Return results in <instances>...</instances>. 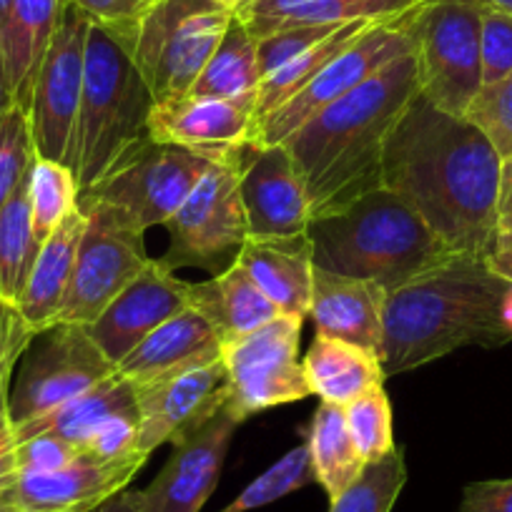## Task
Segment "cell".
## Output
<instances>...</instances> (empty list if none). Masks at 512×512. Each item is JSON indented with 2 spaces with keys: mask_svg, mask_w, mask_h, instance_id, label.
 <instances>
[{
  "mask_svg": "<svg viewBox=\"0 0 512 512\" xmlns=\"http://www.w3.org/2000/svg\"><path fill=\"white\" fill-rule=\"evenodd\" d=\"M502 156L465 116L417 93L387 136L382 186L412 206L455 254L487 259L497 239Z\"/></svg>",
  "mask_w": 512,
  "mask_h": 512,
  "instance_id": "obj_1",
  "label": "cell"
},
{
  "mask_svg": "<svg viewBox=\"0 0 512 512\" xmlns=\"http://www.w3.org/2000/svg\"><path fill=\"white\" fill-rule=\"evenodd\" d=\"M417 93L420 78L410 51L329 103L284 141L304 179L312 221L382 189L384 144Z\"/></svg>",
  "mask_w": 512,
  "mask_h": 512,
  "instance_id": "obj_2",
  "label": "cell"
},
{
  "mask_svg": "<svg viewBox=\"0 0 512 512\" xmlns=\"http://www.w3.org/2000/svg\"><path fill=\"white\" fill-rule=\"evenodd\" d=\"M512 292L482 256L457 254L384 294L382 362L384 377L447 357L460 347H500L512 342L505 304Z\"/></svg>",
  "mask_w": 512,
  "mask_h": 512,
  "instance_id": "obj_3",
  "label": "cell"
},
{
  "mask_svg": "<svg viewBox=\"0 0 512 512\" xmlns=\"http://www.w3.org/2000/svg\"><path fill=\"white\" fill-rule=\"evenodd\" d=\"M314 267L367 279L384 292L457 256L407 201L382 186L309 226Z\"/></svg>",
  "mask_w": 512,
  "mask_h": 512,
  "instance_id": "obj_4",
  "label": "cell"
},
{
  "mask_svg": "<svg viewBox=\"0 0 512 512\" xmlns=\"http://www.w3.org/2000/svg\"><path fill=\"white\" fill-rule=\"evenodd\" d=\"M151 108L154 96L131 56L91 23L81 106L68 154L78 194L93 189L123 156L149 139Z\"/></svg>",
  "mask_w": 512,
  "mask_h": 512,
  "instance_id": "obj_5",
  "label": "cell"
},
{
  "mask_svg": "<svg viewBox=\"0 0 512 512\" xmlns=\"http://www.w3.org/2000/svg\"><path fill=\"white\" fill-rule=\"evenodd\" d=\"M420 93L440 111L467 116L482 88V6L475 0H420L407 16Z\"/></svg>",
  "mask_w": 512,
  "mask_h": 512,
  "instance_id": "obj_6",
  "label": "cell"
},
{
  "mask_svg": "<svg viewBox=\"0 0 512 512\" xmlns=\"http://www.w3.org/2000/svg\"><path fill=\"white\" fill-rule=\"evenodd\" d=\"M214 0H161L141 23L131 61L154 103L186 96L231 23Z\"/></svg>",
  "mask_w": 512,
  "mask_h": 512,
  "instance_id": "obj_7",
  "label": "cell"
},
{
  "mask_svg": "<svg viewBox=\"0 0 512 512\" xmlns=\"http://www.w3.org/2000/svg\"><path fill=\"white\" fill-rule=\"evenodd\" d=\"M78 209L86 216V231L56 324L88 327L144 272L151 256L144 246L146 231L121 209L106 201H78Z\"/></svg>",
  "mask_w": 512,
  "mask_h": 512,
  "instance_id": "obj_8",
  "label": "cell"
},
{
  "mask_svg": "<svg viewBox=\"0 0 512 512\" xmlns=\"http://www.w3.org/2000/svg\"><path fill=\"white\" fill-rule=\"evenodd\" d=\"M302 322V317L282 314L254 332L224 342L221 359L229 387L224 412L239 425L256 412L312 397L299 362Z\"/></svg>",
  "mask_w": 512,
  "mask_h": 512,
  "instance_id": "obj_9",
  "label": "cell"
},
{
  "mask_svg": "<svg viewBox=\"0 0 512 512\" xmlns=\"http://www.w3.org/2000/svg\"><path fill=\"white\" fill-rule=\"evenodd\" d=\"M244 154L211 161L181 209L166 221L171 246L161 259L164 267H201L216 274L226 256L236 259L249 236L244 201H241V166Z\"/></svg>",
  "mask_w": 512,
  "mask_h": 512,
  "instance_id": "obj_10",
  "label": "cell"
},
{
  "mask_svg": "<svg viewBox=\"0 0 512 512\" xmlns=\"http://www.w3.org/2000/svg\"><path fill=\"white\" fill-rule=\"evenodd\" d=\"M410 16V13H407ZM407 16L377 21L364 28L334 61H329L302 91L274 108L269 116L256 121L251 134V149L284 144L299 126L317 116L329 103L362 86L369 76L382 71L387 63L412 51V38L407 31Z\"/></svg>",
  "mask_w": 512,
  "mask_h": 512,
  "instance_id": "obj_11",
  "label": "cell"
},
{
  "mask_svg": "<svg viewBox=\"0 0 512 512\" xmlns=\"http://www.w3.org/2000/svg\"><path fill=\"white\" fill-rule=\"evenodd\" d=\"M209 164V159L189 149L146 139L93 189L78 194V201H106L141 231H149L151 226L166 224L181 209Z\"/></svg>",
  "mask_w": 512,
  "mask_h": 512,
  "instance_id": "obj_12",
  "label": "cell"
},
{
  "mask_svg": "<svg viewBox=\"0 0 512 512\" xmlns=\"http://www.w3.org/2000/svg\"><path fill=\"white\" fill-rule=\"evenodd\" d=\"M116 364L101 352L83 324H53L23 352L16 387L8 397L13 425L33 420L111 377Z\"/></svg>",
  "mask_w": 512,
  "mask_h": 512,
  "instance_id": "obj_13",
  "label": "cell"
},
{
  "mask_svg": "<svg viewBox=\"0 0 512 512\" xmlns=\"http://www.w3.org/2000/svg\"><path fill=\"white\" fill-rule=\"evenodd\" d=\"M88 31H91L88 16L73 0H68L38 68L31 106H28L36 154L66 166L73 126L81 106Z\"/></svg>",
  "mask_w": 512,
  "mask_h": 512,
  "instance_id": "obj_14",
  "label": "cell"
},
{
  "mask_svg": "<svg viewBox=\"0 0 512 512\" xmlns=\"http://www.w3.org/2000/svg\"><path fill=\"white\" fill-rule=\"evenodd\" d=\"M134 392L141 422L139 450L151 457L156 447L176 445L224 410L229 397L224 359L196 364L174 377L134 387Z\"/></svg>",
  "mask_w": 512,
  "mask_h": 512,
  "instance_id": "obj_15",
  "label": "cell"
},
{
  "mask_svg": "<svg viewBox=\"0 0 512 512\" xmlns=\"http://www.w3.org/2000/svg\"><path fill=\"white\" fill-rule=\"evenodd\" d=\"M256 123L254 98L186 96L154 103L149 139L189 149L209 161L229 159L249 149Z\"/></svg>",
  "mask_w": 512,
  "mask_h": 512,
  "instance_id": "obj_16",
  "label": "cell"
},
{
  "mask_svg": "<svg viewBox=\"0 0 512 512\" xmlns=\"http://www.w3.org/2000/svg\"><path fill=\"white\" fill-rule=\"evenodd\" d=\"M239 422L224 410L194 435L176 442L156 480L136 490L139 512H201L216 490Z\"/></svg>",
  "mask_w": 512,
  "mask_h": 512,
  "instance_id": "obj_17",
  "label": "cell"
},
{
  "mask_svg": "<svg viewBox=\"0 0 512 512\" xmlns=\"http://www.w3.org/2000/svg\"><path fill=\"white\" fill-rule=\"evenodd\" d=\"M191 307V284L176 279L161 259H151L144 272L128 284L93 324L88 334L113 364L121 362L156 327Z\"/></svg>",
  "mask_w": 512,
  "mask_h": 512,
  "instance_id": "obj_18",
  "label": "cell"
},
{
  "mask_svg": "<svg viewBox=\"0 0 512 512\" xmlns=\"http://www.w3.org/2000/svg\"><path fill=\"white\" fill-rule=\"evenodd\" d=\"M241 201H244L249 236L309 234L312 206L304 179L284 144L259 146L244 156L241 166Z\"/></svg>",
  "mask_w": 512,
  "mask_h": 512,
  "instance_id": "obj_19",
  "label": "cell"
},
{
  "mask_svg": "<svg viewBox=\"0 0 512 512\" xmlns=\"http://www.w3.org/2000/svg\"><path fill=\"white\" fill-rule=\"evenodd\" d=\"M146 460V455L118 462L81 457L63 470L18 475L16 485L3 497L16 512H96L103 502L126 490Z\"/></svg>",
  "mask_w": 512,
  "mask_h": 512,
  "instance_id": "obj_20",
  "label": "cell"
},
{
  "mask_svg": "<svg viewBox=\"0 0 512 512\" xmlns=\"http://www.w3.org/2000/svg\"><path fill=\"white\" fill-rule=\"evenodd\" d=\"M224 342L226 337L221 329L199 307L191 304L169 322L156 327L144 342L136 344L116 364V372L134 387H146V384L174 377L184 369L221 357Z\"/></svg>",
  "mask_w": 512,
  "mask_h": 512,
  "instance_id": "obj_21",
  "label": "cell"
},
{
  "mask_svg": "<svg viewBox=\"0 0 512 512\" xmlns=\"http://www.w3.org/2000/svg\"><path fill=\"white\" fill-rule=\"evenodd\" d=\"M384 289L367 279L344 277L314 267L309 317L314 332L379 354L382 349Z\"/></svg>",
  "mask_w": 512,
  "mask_h": 512,
  "instance_id": "obj_22",
  "label": "cell"
},
{
  "mask_svg": "<svg viewBox=\"0 0 512 512\" xmlns=\"http://www.w3.org/2000/svg\"><path fill=\"white\" fill-rule=\"evenodd\" d=\"M282 314L309 317L314 244L309 234L246 236L234 259Z\"/></svg>",
  "mask_w": 512,
  "mask_h": 512,
  "instance_id": "obj_23",
  "label": "cell"
},
{
  "mask_svg": "<svg viewBox=\"0 0 512 512\" xmlns=\"http://www.w3.org/2000/svg\"><path fill=\"white\" fill-rule=\"evenodd\" d=\"M68 0H0V48L13 101L28 111L38 68Z\"/></svg>",
  "mask_w": 512,
  "mask_h": 512,
  "instance_id": "obj_24",
  "label": "cell"
},
{
  "mask_svg": "<svg viewBox=\"0 0 512 512\" xmlns=\"http://www.w3.org/2000/svg\"><path fill=\"white\" fill-rule=\"evenodd\" d=\"M83 231H86V216L81 209H73L41 244L31 277L16 304V312L33 334H41L43 329L56 324L68 284H71Z\"/></svg>",
  "mask_w": 512,
  "mask_h": 512,
  "instance_id": "obj_25",
  "label": "cell"
},
{
  "mask_svg": "<svg viewBox=\"0 0 512 512\" xmlns=\"http://www.w3.org/2000/svg\"><path fill=\"white\" fill-rule=\"evenodd\" d=\"M420 0H256L239 18L254 41L297 26H344L402 18Z\"/></svg>",
  "mask_w": 512,
  "mask_h": 512,
  "instance_id": "obj_26",
  "label": "cell"
},
{
  "mask_svg": "<svg viewBox=\"0 0 512 512\" xmlns=\"http://www.w3.org/2000/svg\"><path fill=\"white\" fill-rule=\"evenodd\" d=\"M302 364L312 395L339 407H347L364 392L382 387L387 379L379 354L322 334H314Z\"/></svg>",
  "mask_w": 512,
  "mask_h": 512,
  "instance_id": "obj_27",
  "label": "cell"
},
{
  "mask_svg": "<svg viewBox=\"0 0 512 512\" xmlns=\"http://www.w3.org/2000/svg\"><path fill=\"white\" fill-rule=\"evenodd\" d=\"M131 407H136L134 384L113 372L111 377L93 384L91 390L61 402L58 407L33 417V420L16 425V435L18 440H26V437L41 435V432H51V435L63 437V440L86 450L91 437L96 435V430L108 417L131 410Z\"/></svg>",
  "mask_w": 512,
  "mask_h": 512,
  "instance_id": "obj_28",
  "label": "cell"
},
{
  "mask_svg": "<svg viewBox=\"0 0 512 512\" xmlns=\"http://www.w3.org/2000/svg\"><path fill=\"white\" fill-rule=\"evenodd\" d=\"M304 445L312 457L314 480L324 487L329 500L342 495L367 467L347 427L344 407L322 402L304 430Z\"/></svg>",
  "mask_w": 512,
  "mask_h": 512,
  "instance_id": "obj_29",
  "label": "cell"
},
{
  "mask_svg": "<svg viewBox=\"0 0 512 512\" xmlns=\"http://www.w3.org/2000/svg\"><path fill=\"white\" fill-rule=\"evenodd\" d=\"M262 86L256 41L239 18H231L224 38L201 76L191 86V96L199 98H254Z\"/></svg>",
  "mask_w": 512,
  "mask_h": 512,
  "instance_id": "obj_30",
  "label": "cell"
},
{
  "mask_svg": "<svg viewBox=\"0 0 512 512\" xmlns=\"http://www.w3.org/2000/svg\"><path fill=\"white\" fill-rule=\"evenodd\" d=\"M41 251L31 221L28 176L0 209V304L16 309Z\"/></svg>",
  "mask_w": 512,
  "mask_h": 512,
  "instance_id": "obj_31",
  "label": "cell"
},
{
  "mask_svg": "<svg viewBox=\"0 0 512 512\" xmlns=\"http://www.w3.org/2000/svg\"><path fill=\"white\" fill-rule=\"evenodd\" d=\"M372 23L377 21H354L337 28L332 36H327L324 41H319L317 46H312L309 51H304L302 56H297L294 61H289L287 66L279 68L277 73L264 78L259 91H256V121H262V118L269 116L274 108H279L284 101H289L294 93L302 91V88L307 86L329 61H334V58H337L339 53L364 31V28L372 26Z\"/></svg>",
  "mask_w": 512,
  "mask_h": 512,
  "instance_id": "obj_32",
  "label": "cell"
},
{
  "mask_svg": "<svg viewBox=\"0 0 512 512\" xmlns=\"http://www.w3.org/2000/svg\"><path fill=\"white\" fill-rule=\"evenodd\" d=\"M28 201H31L33 234L38 244L56 231V226L78 209V184L73 171L61 161L36 156L28 171Z\"/></svg>",
  "mask_w": 512,
  "mask_h": 512,
  "instance_id": "obj_33",
  "label": "cell"
},
{
  "mask_svg": "<svg viewBox=\"0 0 512 512\" xmlns=\"http://www.w3.org/2000/svg\"><path fill=\"white\" fill-rule=\"evenodd\" d=\"M216 292H219L221 327L226 339L241 337L264 324L282 317L277 304L256 287L254 279L236 262H231L224 272L216 274Z\"/></svg>",
  "mask_w": 512,
  "mask_h": 512,
  "instance_id": "obj_34",
  "label": "cell"
},
{
  "mask_svg": "<svg viewBox=\"0 0 512 512\" xmlns=\"http://www.w3.org/2000/svg\"><path fill=\"white\" fill-rule=\"evenodd\" d=\"M407 482L405 447L395 450L379 462H369L362 475L339 497L329 500V512H392L402 487Z\"/></svg>",
  "mask_w": 512,
  "mask_h": 512,
  "instance_id": "obj_35",
  "label": "cell"
},
{
  "mask_svg": "<svg viewBox=\"0 0 512 512\" xmlns=\"http://www.w3.org/2000/svg\"><path fill=\"white\" fill-rule=\"evenodd\" d=\"M314 480V467L312 457H309L307 445H299L289 450L282 460L274 462L269 470L256 477L254 482L244 487L224 510L219 512H251L259 507H267L272 502L282 500V497L292 495V492L302 490V487L312 485Z\"/></svg>",
  "mask_w": 512,
  "mask_h": 512,
  "instance_id": "obj_36",
  "label": "cell"
},
{
  "mask_svg": "<svg viewBox=\"0 0 512 512\" xmlns=\"http://www.w3.org/2000/svg\"><path fill=\"white\" fill-rule=\"evenodd\" d=\"M344 415H347L349 435L367 465L379 462L397 447L395 432H392L390 397L384 392V384L349 402L344 407Z\"/></svg>",
  "mask_w": 512,
  "mask_h": 512,
  "instance_id": "obj_37",
  "label": "cell"
},
{
  "mask_svg": "<svg viewBox=\"0 0 512 512\" xmlns=\"http://www.w3.org/2000/svg\"><path fill=\"white\" fill-rule=\"evenodd\" d=\"M36 156L28 111L13 103L6 118L0 121V209L23 184Z\"/></svg>",
  "mask_w": 512,
  "mask_h": 512,
  "instance_id": "obj_38",
  "label": "cell"
},
{
  "mask_svg": "<svg viewBox=\"0 0 512 512\" xmlns=\"http://www.w3.org/2000/svg\"><path fill=\"white\" fill-rule=\"evenodd\" d=\"M465 118L490 139L502 159H512V73L502 81L482 86Z\"/></svg>",
  "mask_w": 512,
  "mask_h": 512,
  "instance_id": "obj_39",
  "label": "cell"
},
{
  "mask_svg": "<svg viewBox=\"0 0 512 512\" xmlns=\"http://www.w3.org/2000/svg\"><path fill=\"white\" fill-rule=\"evenodd\" d=\"M93 26L106 31L131 56L141 23L161 0H73Z\"/></svg>",
  "mask_w": 512,
  "mask_h": 512,
  "instance_id": "obj_40",
  "label": "cell"
},
{
  "mask_svg": "<svg viewBox=\"0 0 512 512\" xmlns=\"http://www.w3.org/2000/svg\"><path fill=\"white\" fill-rule=\"evenodd\" d=\"M347 26V23H344ZM337 28L342 26H297V28H284V31L272 33V36L256 41V58H259V73L262 81L277 73L279 68L287 66L304 51L317 46L327 36H332Z\"/></svg>",
  "mask_w": 512,
  "mask_h": 512,
  "instance_id": "obj_41",
  "label": "cell"
},
{
  "mask_svg": "<svg viewBox=\"0 0 512 512\" xmlns=\"http://www.w3.org/2000/svg\"><path fill=\"white\" fill-rule=\"evenodd\" d=\"M482 86L502 81L512 73V13L482 6L480 31Z\"/></svg>",
  "mask_w": 512,
  "mask_h": 512,
  "instance_id": "obj_42",
  "label": "cell"
},
{
  "mask_svg": "<svg viewBox=\"0 0 512 512\" xmlns=\"http://www.w3.org/2000/svg\"><path fill=\"white\" fill-rule=\"evenodd\" d=\"M139 435H141V422H139V407L123 410L118 415L108 417L91 442L86 445V457L98 462H118V460H131L136 455H144L139 450ZM149 457V455H146Z\"/></svg>",
  "mask_w": 512,
  "mask_h": 512,
  "instance_id": "obj_43",
  "label": "cell"
},
{
  "mask_svg": "<svg viewBox=\"0 0 512 512\" xmlns=\"http://www.w3.org/2000/svg\"><path fill=\"white\" fill-rule=\"evenodd\" d=\"M81 457H86L81 447L63 440V437L51 435V432H41V435L18 440V472L21 475L63 470V467L73 465Z\"/></svg>",
  "mask_w": 512,
  "mask_h": 512,
  "instance_id": "obj_44",
  "label": "cell"
},
{
  "mask_svg": "<svg viewBox=\"0 0 512 512\" xmlns=\"http://www.w3.org/2000/svg\"><path fill=\"white\" fill-rule=\"evenodd\" d=\"M36 334L23 324L21 314L13 307L0 304V405L11 397V377L18 357L28 349Z\"/></svg>",
  "mask_w": 512,
  "mask_h": 512,
  "instance_id": "obj_45",
  "label": "cell"
},
{
  "mask_svg": "<svg viewBox=\"0 0 512 512\" xmlns=\"http://www.w3.org/2000/svg\"><path fill=\"white\" fill-rule=\"evenodd\" d=\"M460 512H512V480L470 482L462 490Z\"/></svg>",
  "mask_w": 512,
  "mask_h": 512,
  "instance_id": "obj_46",
  "label": "cell"
},
{
  "mask_svg": "<svg viewBox=\"0 0 512 512\" xmlns=\"http://www.w3.org/2000/svg\"><path fill=\"white\" fill-rule=\"evenodd\" d=\"M18 475V435L6 402L0 405V495H6L16 485Z\"/></svg>",
  "mask_w": 512,
  "mask_h": 512,
  "instance_id": "obj_47",
  "label": "cell"
},
{
  "mask_svg": "<svg viewBox=\"0 0 512 512\" xmlns=\"http://www.w3.org/2000/svg\"><path fill=\"white\" fill-rule=\"evenodd\" d=\"M512 229V159H502L497 191V234Z\"/></svg>",
  "mask_w": 512,
  "mask_h": 512,
  "instance_id": "obj_48",
  "label": "cell"
},
{
  "mask_svg": "<svg viewBox=\"0 0 512 512\" xmlns=\"http://www.w3.org/2000/svg\"><path fill=\"white\" fill-rule=\"evenodd\" d=\"M487 267L497 274V277L507 279L512 284V239L507 234H497L495 246H492L490 256L485 259Z\"/></svg>",
  "mask_w": 512,
  "mask_h": 512,
  "instance_id": "obj_49",
  "label": "cell"
},
{
  "mask_svg": "<svg viewBox=\"0 0 512 512\" xmlns=\"http://www.w3.org/2000/svg\"><path fill=\"white\" fill-rule=\"evenodd\" d=\"M96 512H139V502H136V490H123L113 495L111 500L103 502Z\"/></svg>",
  "mask_w": 512,
  "mask_h": 512,
  "instance_id": "obj_50",
  "label": "cell"
},
{
  "mask_svg": "<svg viewBox=\"0 0 512 512\" xmlns=\"http://www.w3.org/2000/svg\"><path fill=\"white\" fill-rule=\"evenodd\" d=\"M13 93H11V83H8V73H6V61H3V48H0V121L6 118V113L11 111L13 106Z\"/></svg>",
  "mask_w": 512,
  "mask_h": 512,
  "instance_id": "obj_51",
  "label": "cell"
},
{
  "mask_svg": "<svg viewBox=\"0 0 512 512\" xmlns=\"http://www.w3.org/2000/svg\"><path fill=\"white\" fill-rule=\"evenodd\" d=\"M214 3L224 8V11H229L231 16H241V13L254 6L256 0H214Z\"/></svg>",
  "mask_w": 512,
  "mask_h": 512,
  "instance_id": "obj_52",
  "label": "cell"
},
{
  "mask_svg": "<svg viewBox=\"0 0 512 512\" xmlns=\"http://www.w3.org/2000/svg\"><path fill=\"white\" fill-rule=\"evenodd\" d=\"M475 3H480L485 8H497V11L512 13V0H475Z\"/></svg>",
  "mask_w": 512,
  "mask_h": 512,
  "instance_id": "obj_53",
  "label": "cell"
},
{
  "mask_svg": "<svg viewBox=\"0 0 512 512\" xmlns=\"http://www.w3.org/2000/svg\"><path fill=\"white\" fill-rule=\"evenodd\" d=\"M0 512H16V507H13L3 495H0Z\"/></svg>",
  "mask_w": 512,
  "mask_h": 512,
  "instance_id": "obj_54",
  "label": "cell"
}]
</instances>
